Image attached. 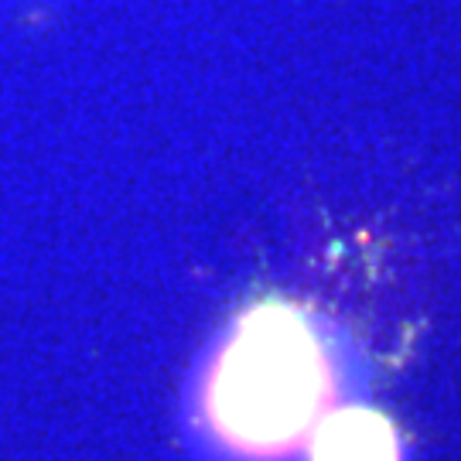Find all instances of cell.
Instances as JSON below:
<instances>
[{
    "label": "cell",
    "mask_w": 461,
    "mask_h": 461,
    "mask_svg": "<svg viewBox=\"0 0 461 461\" xmlns=\"http://www.w3.org/2000/svg\"><path fill=\"white\" fill-rule=\"evenodd\" d=\"M325 396L329 356L318 329L291 304L264 301L243 314L215 363L209 413L240 447L280 451L318 424Z\"/></svg>",
    "instance_id": "1"
},
{
    "label": "cell",
    "mask_w": 461,
    "mask_h": 461,
    "mask_svg": "<svg viewBox=\"0 0 461 461\" xmlns=\"http://www.w3.org/2000/svg\"><path fill=\"white\" fill-rule=\"evenodd\" d=\"M312 461H400V438L379 411L342 407L318 420Z\"/></svg>",
    "instance_id": "2"
}]
</instances>
